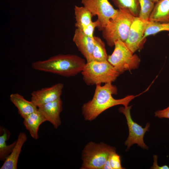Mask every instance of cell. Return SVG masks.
Masks as SVG:
<instances>
[{"mask_svg":"<svg viewBox=\"0 0 169 169\" xmlns=\"http://www.w3.org/2000/svg\"><path fill=\"white\" fill-rule=\"evenodd\" d=\"M3 133L0 136V160L4 161L12 151L16 141L12 144L8 145L6 141L10 136V132L8 130L3 128Z\"/></svg>","mask_w":169,"mask_h":169,"instance_id":"ac0fdd59","label":"cell"},{"mask_svg":"<svg viewBox=\"0 0 169 169\" xmlns=\"http://www.w3.org/2000/svg\"><path fill=\"white\" fill-rule=\"evenodd\" d=\"M114 46V51L108 55L107 61L120 74L138 67L140 58L128 48L124 42L118 40L115 42Z\"/></svg>","mask_w":169,"mask_h":169,"instance_id":"8992f818","label":"cell"},{"mask_svg":"<svg viewBox=\"0 0 169 169\" xmlns=\"http://www.w3.org/2000/svg\"><path fill=\"white\" fill-rule=\"evenodd\" d=\"M155 3H157L159 0H152Z\"/></svg>","mask_w":169,"mask_h":169,"instance_id":"4316f807","label":"cell"},{"mask_svg":"<svg viewBox=\"0 0 169 169\" xmlns=\"http://www.w3.org/2000/svg\"><path fill=\"white\" fill-rule=\"evenodd\" d=\"M131 105L126 107L121 106L118 109L119 112L123 114L125 117L129 128V136L125 143V145L127 146L126 151H128L135 144L143 149H148V147L145 143L143 138L146 132L149 130L150 124L149 122L147 123L146 126L143 128L134 122L131 115Z\"/></svg>","mask_w":169,"mask_h":169,"instance_id":"52a82bcc","label":"cell"},{"mask_svg":"<svg viewBox=\"0 0 169 169\" xmlns=\"http://www.w3.org/2000/svg\"><path fill=\"white\" fill-rule=\"evenodd\" d=\"M27 139V136L24 133H19L12 151L4 161L0 169H17L18 159L22 147Z\"/></svg>","mask_w":169,"mask_h":169,"instance_id":"4fadbf2b","label":"cell"},{"mask_svg":"<svg viewBox=\"0 0 169 169\" xmlns=\"http://www.w3.org/2000/svg\"><path fill=\"white\" fill-rule=\"evenodd\" d=\"M155 3L152 0H139L140 11L138 17L143 20L148 21Z\"/></svg>","mask_w":169,"mask_h":169,"instance_id":"7402d4cb","label":"cell"},{"mask_svg":"<svg viewBox=\"0 0 169 169\" xmlns=\"http://www.w3.org/2000/svg\"><path fill=\"white\" fill-rule=\"evenodd\" d=\"M118 9L128 10L135 17H139L140 6L139 0H111Z\"/></svg>","mask_w":169,"mask_h":169,"instance_id":"d6986e66","label":"cell"},{"mask_svg":"<svg viewBox=\"0 0 169 169\" xmlns=\"http://www.w3.org/2000/svg\"><path fill=\"white\" fill-rule=\"evenodd\" d=\"M10 100L17 107L18 113L23 119L38 110V107L31 100H26L18 93H13L10 95Z\"/></svg>","mask_w":169,"mask_h":169,"instance_id":"5bb4252c","label":"cell"},{"mask_svg":"<svg viewBox=\"0 0 169 169\" xmlns=\"http://www.w3.org/2000/svg\"><path fill=\"white\" fill-rule=\"evenodd\" d=\"M38 110L46 121L49 122L54 128L57 129L61 125L60 114L63 110L61 98L38 107Z\"/></svg>","mask_w":169,"mask_h":169,"instance_id":"8fae6325","label":"cell"},{"mask_svg":"<svg viewBox=\"0 0 169 169\" xmlns=\"http://www.w3.org/2000/svg\"><path fill=\"white\" fill-rule=\"evenodd\" d=\"M150 21L169 23V0H159L151 14Z\"/></svg>","mask_w":169,"mask_h":169,"instance_id":"2e32d148","label":"cell"},{"mask_svg":"<svg viewBox=\"0 0 169 169\" xmlns=\"http://www.w3.org/2000/svg\"><path fill=\"white\" fill-rule=\"evenodd\" d=\"M148 21L135 17L131 24L128 35L125 42L128 48L133 53L142 47V38Z\"/></svg>","mask_w":169,"mask_h":169,"instance_id":"9c48e42d","label":"cell"},{"mask_svg":"<svg viewBox=\"0 0 169 169\" xmlns=\"http://www.w3.org/2000/svg\"><path fill=\"white\" fill-rule=\"evenodd\" d=\"M168 36H169V34H168Z\"/></svg>","mask_w":169,"mask_h":169,"instance_id":"83f0119b","label":"cell"},{"mask_svg":"<svg viewBox=\"0 0 169 169\" xmlns=\"http://www.w3.org/2000/svg\"><path fill=\"white\" fill-rule=\"evenodd\" d=\"M64 84L58 83L51 86L34 91L31 93V100L38 108L60 98Z\"/></svg>","mask_w":169,"mask_h":169,"instance_id":"30bf717a","label":"cell"},{"mask_svg":"<svg viewBox=\"0 0 169 169\" xmlns=\"http://www.w3.org/2000/svg\"><path fill=\"white\" fill-rule=\"evenodd\" d=\"M75 26L80 29L88 25L92 21L91 13L84 6H75L74 8Z\"/></svg>","mask_w":169,"mask_h":169,"instance_id":"e0dca14e","label":"cell"},{"mask_svg":"<svg viewBox=\"0 0 169 169\" xmlns=\"http://www.w3.org/2000/svg\"><path fill=\"white\" fill-rule=\"evenodd\" d=\"M81 3L93 16H97L100 24L99 28L100 30L118 11V9H115L108 0H81Z\"/></svg>","mask_w":169,"mask_h":169,"instance_id":"ba28073f","label":"cell"},{"mask_svg":"<svg viewBox=\"0 0 169 169\" xmlns=\"http://www.w3.org/2000/svg\"><path fill=\"white\" fill-rule=\"evenodd\" d=\"M100 26V23L97 19L95 21H92L88 25L80 30L85 35L93 38L94 37L93 33L95 28L96 27L99 28Z\"/></svg>","mask_w":169,"mask_h":169,"instance_id":"cb8c5ba5","label":"cell"},{"mask_svg":"<svg viewBox=\"0 0 169 169\" xmlns=\"http://www.w3.org/2000/svg\"><path fill=\"white\" fill-rule=\"evenodd\" d=\"M108 161L111 169H125L121 166L120 156L116 153V152L110 156Z\"/></svg>","mask_w":169,"mask_h":169,"instance_id":"603a6c76","label":"cell"},{"mask_svg":"<svg viewBox=\"0 0 169 169\" xmlns=\"http://www.w3.org/2000/svg\"><path fill=\"white\" fill-rule=\"evenodd\" d=\"M95 44L92 54V60L97 62L107 60L108 56L104 43L101 39L94 36Z\"/></svg>","mask_w":169,"mask_h":169,"instance_id":"ffe728a7","label":"cell"},{"mask_svg":"<svg viewBox=\"0 0 169 169\" xmlns=\"http://www.w3.org/2000/svg\"><path fill=\"white\" fill-rule=\"evenodd\" d=\"M46 121L38 110L24 118L23 124L32 137L37 140L38 138L39 127L42 124Z\"/></svg>","mask_w":169,"mask_h":169,"instance_id":"9a60e30c","label":"cell"},{"mask_svg":"<svg viewBox=\"0 0 169 169\" xmlns=\"http://www.w3.org/2000/svg\"><path fill=\"white\" fill-rule=\"evenodd\" d=\"M155 116L159 118L169 119V106L163 110L156 111L155 112Z\"/></svg>","mask_w":169,"mask_h":169,"instance_id":"d4e9b609","label":"cell"},{"mask_svg":"<svg viewBox=\"0 0 169 169\" xmlns=\"http://www.w3.org/2000/svg\"><path fill=\"white\" fill-rule=\"evenodd\" d=\"M85 64L84 59L76 55L59 54L33 62L31 67L36 70L69 77L81 73Z\"/></svg>","mask_w":169,"mask_h":169,"instance_id":"7a4b0ae2","label":"cell"},{"mask_svg":"<svg viewBox=\"0 0 169 169\" xmlns=\"http://www.w3.org/2000/svg\"><path fill=\"white\" fill-rule=\"evenodd\" d=\"M73 40L79 51L86 59L87 62L91 61L95 44L94 36L93 38L88 36L80 29L76 28Z\"/></svg>","mask_w":169,"mask_h":169,"instance_id":"7c38bea8","label":"cell"},{"mask_svg":"<svg viewBox=\"0 0 169 169\" xmlns=\"http://www.w3.org/2000/svg\"><path fill=\"white\" fill-rule=\"evenodd\" d=\"M135 17L127 9H118L115 16L101 30L102 36L109 46H114L118 40L125 42Z\"/></svg>","mask_w":169,"mask_h":169,"instance_id":"3957f363","label":"cell"},{"mask_svg":"<svg viewBox=\"0 0 169 169\" xmlns=\"http://www.w3.org/2000/svg\"><path fill=\"white\" fill-rule=\"evenodd\" d=\"M117 87L112 83L96 85L95 93L92 99L84 103L81 110L84 120L91 121L95 119L103 112L113 106L122 105L127 107L130 102L136 97L128 95L119 99L114 98L113 95L117 94Z\"/></svg>","mask_w":169,"mask_h":169,"instance_id":"6da1fadb","label":"cell"},{"mask_svg":"<svg viewBox=\"0 0 169 169\" xmlns=\"http://www.w3.org/2000/svg\"><path fill=\"white\" fill-rule=\"evenodd\" d=\"M163 31H169V23L156 22L149 21L146 27L142 40L146 37Z\"/></svg>","mask_w":169,"mask_h":169,"instance_id":"44dd1931","label":"cell"},{"mask_svg":"<svg viewBox=\"0 0 169 169\" xmlns=\"http://www.w3.org/2000/svg\"><path fill=\"white\" fill-rule=\"evenodd\" d=\"M116 152L115 147L104 143L91 141L83 149L81 156V169H103L110 156Z\"/></svg>","mask_w":169,"mask_h":169,"instance_id":"5b68a950","label":"cell"},{"mask_svg":"<svg viewBox=\"0 0 169 169\" xmlns=\"http://www.w3.org/2000/svg\"><path fill=\"white\" fill-rule=\"evenodd\" d=\"M154 162L153 165L150 168L152 169H169V166L167 165L160 166L157 164V156L154 155L153 156Z\"/></svg>","mask_w":169,"mask_h":169,"instance_id":"484cf974","label":"cell"},{"mask_svg":"<svg viewBox=\"0 0 169 169\" xmlns=\"http://www.w3.org/2000/svg\"><path fill=\"white\" fill-rule=\"evenodd\" d=\"M81 73L88 85L112 83L120 74L107 60L86 62Z\"/></svg>","mask_w":169,"mask_h":169,"instance_id":"277c9868","label":"cell"}]
</instances>
